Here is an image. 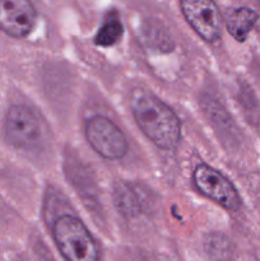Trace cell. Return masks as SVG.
Here are the masks:
<instances>
[{
  "label": "cell",
  "instance_id": "obj_6",
  "mask_svg": "<svg viewBox=\"0 0 260 261\" xmlns=\"http://www.w3.org/2000/svg\"><path fill=\"white\" fill-rule=\"evenodd\" d=\"M181 12L194 31L208 42L221 37L222 14L216 3L209 0H184Z\"/></svg>",
  "mask_w": 260,
  "mask_h": 261
},
{
  "label": "cell",
  "instance_id": "obj_2",
  "mask_svg": "<svg viewBox=\"0 0 260 261\" xmlns=\"http://www.w3.org/2000/svg\"><path fill=\"white\" fill-rule=\"evenodd\" d=\"M53 237L66 261H98V247L83 222L70 214L59 217Z\"/></svg>",
  "mask_w": 260,
  "mask_h": 261
},
{
  "label": "cell",
  "instance_id": "obj_11",
  "mask_svg": "<svg viewBox=\"0 0 260 261\" xmlns=\"http://www.w3.org/2000/svg\"><path fill=\"white\" fill-rule=\"evenodd\" d=\"M205 249L212 257L218 261H224L229 256L231 246L223 234L213 233L209 234L205 240Z\"/></svg>",
  "mask_w": 260,
  "mask_h": 261
},
{
  "label": "cell",
  "instance_id": "obj_10",
  "mask_svg": "<svg viewBox=\"0 0 260 261\" xmlns=\"http://www.w3.org/2000/svg\"><path fill=\"white\" fill-rule=\"evenodd\" d=\"M122 33H124V27L121 20L116 17H109L97 32L94 43L103 47L112 46L121 38Z\"/></svg>",
  "mask_w": 260,
  "mask_h": 261
},
{
  "label": "cell",
  "instance_id": "obj_8",
  "mask_svg": "<svg viewBox=\"0 0 260 261\" xmlns=\"http://www.w3.org/2000/svg\"><path fill=\"white\" fill-rule=\"evenodd\" d=\"M257 13L250 8L229 9L226 14V27L229 35L239 42H244L257 22Z\"/></svg>",
  "mask_w": 260,
  "mask_h": 261
},
{
  "label": "cell",
  "instance_id": "obj_3",
  "mask_svg": "<svg viewBox=\"0 0 260 261\" xmlns=\"http://www.w3.org/2000/svg\"><path fill=\"white\" fill-rule=\"evenodd\" d=\"M86 138L92 149L106 160H120L129 149L126 137L120 127L114 121L99 115L87 121Z\"/></svg>",
  "mask_w": 260,
  "mask_h": 261
},
{
  "label": "cell",
  "instance_id": "obj_5",
  "mask_svg": "<svg viewBox=\"0 0 260 261\" xmlns=\"http://www.w3.org/2000/svg\"><path fill=\"white\" fill-rule=\"evenodd\" d=\"M193 180L196 189L204 196L212 199L227 211L236 212L241 206V198L233 184L211 166L205 163L196 166Z\"/></svg>",
  "mask_w": 260,
  "mask_h": 261
},
{
  "label": "cell",
  "instance_id": "obj_1",
  "mask_svg": "<svg viewBox=\"0 0 260 261\" xmlns=\"http://www.w3.org/2000/svg\"><path fill=\"white\" fill-rule=\"evenodd\" d=\"M132 111L145 137L161 149H172L181 139V122L170 106L149 92L133 94Z\"/></svg>",
  "mask_w": 260,
  "mask_h": 261
},
{
  "label": "cell",
  "instance_id": "obj_4",
  "mask_svg": "<svg viewBox=\"0 0 260 261\" xmlns=\"http://www.w3.org/2000/svg\"><path fill=\"white\" fill-rule=\"evenodd\" d=\"M4 134L13 147L31 149L40 142L42 126L38 116L30 107L13 105L5 115Z\"/></svg>",
  "mask_w": 260,
  "mask_h": 261
},
{
  "label": "cell",
  "instance_id": "obj_7",
  "mask_svg": "<svg viewBox=\"0 0 260 261\" xmlns=\"http://www.w3.org/2000/svg\"><path fill=\"white\" fill-rule=\"evenodd\" d=\"M32 3L27 0H0V30L10 37L22 38L30 35L36 24Z\"/></svg>",
  "mask_w": 260,
  "mask_h": 261
},
{
  "label": "cell",
  "instance_id": "obj_9",
  "mask_svg": "<svg viewBox=\"0 0 260 261\" xmlns=\"http://www.w3.org/2000/svg\"><path fill=\"white\" fill-rule=\"evenodd\" d=\"M114 201L117 211L127 218H133L140 214L142 201L138 194L126 184H119L114 191Z\"/></svg>",
  "mask_w": 260,
  "mask_h": 261
}]
</instances>
